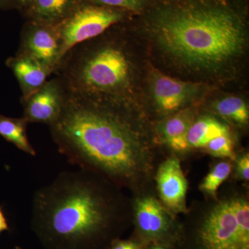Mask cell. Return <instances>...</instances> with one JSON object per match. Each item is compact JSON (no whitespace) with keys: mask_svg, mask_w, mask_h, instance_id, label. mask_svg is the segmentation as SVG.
I'll return each instance as SVG.
<instances>
[{"mask_svg":"<svg viewBox=\"0 0 249 249\" xmlns=\"http://www.w3.org/2000/svg\"><path fill=\"white\" fill-rule=\"evenodd\" d=\"M49 127L69 162L116 186L137 189L153 171L155 155L125 107L67 93Z\"/></svg>","mask_w":249,"mask_h":249,"instance_id":"6da1fadb","label":"cell"},{"mask_svg":"<svg viewBox=\"0 0 249 249\" xmlns=\"http://www.w3.org/2000/svg\"><path fill=\"white\" fill-rule=\"evenodd\" d=\"M119 187L96 174L65 172L36 192L32 228L47 249H102L124 222Z\"/></svg>","mask_w":249,"mask_h":249,"instance_id":"7a4b0ae2","label":"cell"},{"mask_svg":"<svg viewBox=\"0 0 249 249\" xmlns=\"http://www.w3.org/2000/svg\"><path fill=\"white\" fill-rule=\"evenodd\" d=\"M155 32L168 53L188 65L211 67L240 53L245 41L242 23L219 8H180L157 18Z\"/></svg>","mask_w":249,"mask_h":249,"instance_id":"3957f363","label":"cell"},{"mask_svg":"<svg viewBox=\"0 0 249 249\" xmlns=\"http://www.w3.org/2000/svg\"><path fill=\"white\" fill-rule=\"evenodd\" d=\"M196 249H249V204L241 196L217 201L205 213Z\"/></svg>","mask_w":249,"mask_h":249,"instance_id":"277c9868","label":"cell"},{"mask_svg":"<svg viewBox=\"0 0 249 249\" xmlns=\"http://www.w3.org/2000/svg\"><path fill=\"white\" fill-rule=\"evenodd\" d=\"M124 18L122 10L83 1L58 24L61 37L60 60L73 47L102 35L120 23Z\"/></svg>","mask_w":249,"mask_h":249,"instance_id":"5b68a950","label":"cell"},{"mask_svg":"<svg viewBox=\"0 0 249 249\" xmlns=\"http://www.w3.org/2000/svg\"><path fill=\"white\" fill-rule=\"evenodd\" d=\"M17 54L37 60L53 73L61 58V37L58 24L27 20L21 31Z\"/></svg>","mask_w":249,"mask_h":249,"instance_id":"8992f818","label":"cell"},{"mask_svg":"<svg viewBox=\"0 0 249 249\" xmlns=\"http://www.w3.org/2000/svg\"><path fill=\"white\" fill-rule=\"evenodd\" d=\"M66 94L58 78L47 80L40 89L21 99L22 117L28 124L37 123L50 126L60 115Z\"/></svg>","mask_w":249,"mask_h":249,"instance_id":"52a82bcc","label":"cell"},{"mask_svg":"<svg viewBox=\"0 0 249 249\" xmlns=\"http://www.w3.org/2000/svg\"><path fill=\"white\" fill-rule=\"evenodd\" d=\"M134 213L136 227L145 240L161 242L171 235L173 222L169 211L154 196H143L137 198Z\"/></svg>","mask_w":249,"mask_h":249,"instance_id":"ba28073f","label":"cell"},{"mask_svg":"<svg viewBox=\"0 0 249 249\" xmlns=\"http://www.w3.org/2000/svg\"><path fill=\"white\" fill-rule=\"evenodd\" d=\"M156 181L165 209L175 214L186 213L188 182L178 157L173 156L161 163L157 170Z\"/></svg>","mask_w":249,"mask_h":249,"instance_id":"9c48e42d","label":"cell"},{"mask_svg":"<svg viewBox=\"0 0 249 249\" xmlns=\"http://www.w3.org/2000/svg\"><path fill=\"white\" fill-rule=\"evenodd\" d=\"M6 65L17 78L22 98H25L40 89L53 72L42 63L26 55L16 54L6 60Z\"/></svg>","mask_w":249,"mask_h":249,"instance_id":"30bf717a","label":"cell"},{"mask_svg":"<svg viewBox=\"0 0 249 249\" xmlns=\"http://www.w3.org/2000/svg\"><path fill=\"white\" fill-rule=\"evenodd\" d=\"M83 2V0H32L22 14L27 20L60 24Z\"/></svg>","mask_w":249,"mask_h":249,"instance_id":"8fae6325","label":"cell"},{"mask_svg":"<svg viewBox=\"0 0 249 249\" xmlns=\"http://www.w3.org/2000/svg\"><path fill=\"white\" fill-rule=\"evenodd\" d=\"M193 88L184 82L159 75L154 80L153 92L158 107L165 112H173L183 106Z\"/></svg>","mask_w":249,"mask_h":249,"instance_id":"7c38bea8","label":"cell"},{"mask_svg":"<svg viewBox=\"0 0 249 249\" xmlns=\"http://www.w3.org/2000/svg\"><path fill=\"white\" fill-rule=\"evenodd\" d=\"M193 117L186 111L179 112L165 121L162 127V134L170 148L178 152L188 150L187 134L193 124Z\"/></svg>","mask_w":249,"mask_h":249,"instance_id":"4fadbf2b","label":"cell"},{"mask_svg":"<svg viewBox=\"0 0 249 249\" xmlns=\"http://www.w3.org/2000/svg\"><path fill=\"white\" fill-rule=\"evenodd\" d=\"M227 134L229 132L225 124L213 118H201L193 123L188 130L187 134L188 147H205L213 139Z\"/></svg>","mask_w":249,"mask_h":249,"instance_id":"5bb4252c","label":"cell"},{"mask_svg":"<svg viewBox=\"0 0 249 249\" xmlns=\"http://www.w3.org/2000/svg\"><path fill=\"white\" fill-rule=\"evenodd\" d=\"M28 122L24 118H11L0 115V136L14 144L19 150L31 156H36L35 149L28 138Z\"/></svg>","mask_w":249,"mask_h":249,"instance_id":"9a60e30c","label":"cell"},{"mask_svg":"<svg viewBox=\"0 0 249 249\" xmlns=\"http://www.w3.org/2000/svg\"><path fill=\"white\" fill-rule=\"evenodd\" d=\"M219 115L240 124L248 123L249 109L243 100L235 96L224 98L215 106Z\"/></svg>","mask_w":249,"mask_h":249,"instance_id":"2e32d148","label":"cell"},{"mask_svg":"<svg viewBox=\"0 0 249 249\" xmlns=\"http://www.w3.org/2000/svg\"><path fill=\"white\" fill-rule=\"evenodd\" d=\"M232 165L229 162L217 163L201 182L199 188L210 196H215L218 188L230 175Z\"/></svg>","mask_w":249,"mask_h":249,"instance_id":"e0dca14e","label":"cell"},{"mask_svg":"<svg viewBox=\"0 0 249 249\" xmlns=\"http://www.w3.org/2000/svg\"><path fill=\"white\" fill-rule=\"evenodd\" d=\"M207 152L214 157L235 160L233 143L229 134H223L211 140L206 145Z\"/></svg>","mask_w":249,"mask_h":249,"instance_id":"ac0fdd59","label":"cell"},{"mask_svg":"<svg viewBox=\"0 0 249 249\" xmlns=\"http://www.w3.org/2000/svg\"><path fill=\"white\" fill-rule=\"evenodd\" d=\"M85 2L119 10L135 11L142 6V0H83Z\"/></svg>","mask_w":249,"mask_h":249,"instance_id":"d6986e66","label":"cell"},{"mask_svg":"<svg viewBox=\"0 0 249 249\" xmlns=\"http://www.w3.org/2000/svg\"><path fill=\"white\" fill-rule=\"evenodd\" d=\"M237 171L242 179L248 181L249 179V155L245 154L237 160Z\"/></svg>","mask_w":249,"mask_h":249,"instance_id":"ffe728a7","label":"cell"},{"mask_svg":"<svg viewBox=\"0 0 249 249\" xmlns=\"http://www.w3.org/2000/svg\"><path fill=\"white\" fill-rule=\"evenodd\" d=\"M109 249H140V245L133 240H114Z\"/></svg>","mask_w":249,"mask_h":249,"instance_id":"44dd1931","label":"cell"},{"mask_svg":"<svg viewBox=\"0 0 249 249\" xmlns=\"http://www.w3.org/2000/svg\"><path fill=\"white\" fill-rule=\"evenodd\" d=\"M17 9V0H0V9Z\"/></svg>","mask_w":249,"mask_h":249,"instance_id":"7402d4cb","label":"cell"},{"mask_svg":"<svg viewBox=\"0 0 249 249\" xmlns=\"http://www.w3.org/2000/svg\"><path fill=\"white\" fill-rule=\"evenodd\" d=\"M7 230H9V224L2 210L0 208V233Z\"/></svg>","mask_w":249,"mask_h":249,"instance_id":"603a6c76","label":"cell"},{"mask_svg":"<svg viewBox=\"0 0 249 249\" xmlns=\"http://www.w3.org/2000/svg\"><path fill=\"white\" fill-rule=\"evenodd\" d=\"M32 0H17V9L22 12L26 9Z\"/></svg>","mask_w":249,"mask_h":249,"instance_id":"cb8c5ba5","label":"cell"},{"mask_svg":"<svg viewBox=\"0 0 249 249\" xmlns=\"http://www.w3.org/2000/svg\"><path fill=\"white\" fill-rule=\"evenodd\" d=\"M150 249H165L164 247H161V246L160 245H155L153 246V247H151Z\"/></svg>","mask_w":249,"mask_h":249,"instance_id":"d4e9b609","label":"cell"},{"mask_svg":"<svg viewBox=\"0 0 249 249\" xmlns=\"http://www.w3.org/2000/svg\"><path fill=\"white\" fill-rule=\"evenodd\" d=\"M15 249H22L20 248V247H16V248H15Z\"/></svg>","mask_w":249,"mask_h":249,"instance_id":"484cf974","label":"cell"}]
</instances>
